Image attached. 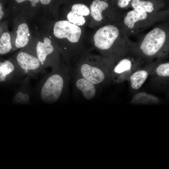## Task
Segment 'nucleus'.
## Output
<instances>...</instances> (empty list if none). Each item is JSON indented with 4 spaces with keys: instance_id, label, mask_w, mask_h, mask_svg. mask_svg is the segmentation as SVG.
Listing matches in <instances>:
<instances>
[{
    "instance_id": "obj_18",
    "label": "nucleus",
    "mask_w": 169,
    "mask_h": 169,
    "mask_svg": "<svg viewBox=\"0 0 169 169\" xmlns=\"http://www.w3.org/2000/svg\"><path fill=\"white\" fill-rule=\"evenodd\" d=\"M5 22L0 26V55L6 54L12 51L10 33Z\"/></svg>"
},
{
    "instance_id": "obj_5",
    "label": "nucleus",
    "mask_w": 169,
    "mask_h": 169,
    "mask_svg": "<svg viewBox=\"0 0 169 169\" xmlns=\"http://www.w3.org/2000/svg\"><path fill=\"white\" fill-rule=\"evenodd\" d=\"M112 62L103 57L82 58L76 70L78 74L95 85L105 84L111 80Z\"/></svg>"
},
{
    "instance_id": "obj_22",
    "label": "nucleus",
    "mask_w": 169,
    "mask_h": 169,
    "mask_svg": "<svg viewBox=\"0 0 169 169\" xmlns=\"http://www.w3.org/2000/svg\"><path fill=\"white\" fill-rule=\"evenodd\" d=\"M79 15L84 17L89 16L90 14V8L86 5L82 3H75L71 7L70 10Z\"/></svg>"
},
{
    "instance_id": "obj_20",
    "label": "nucleus",
    "mask_w": 169,
    "mask_h": 169,
    "mask_svg": "<svg viewBox=\"0 0 169 169\" xmlns=\"http://www.w3.org/2000/svg\"><path fill=\"white\" fill-rule=\"evenodd\" d=\"M159 101L158 99L156 97L144 93L137 94L132 100V102L134 103H157Z\"/></svg>"
},
{
    "instance_id": "obj_23",
    "label": "nucleus",
    "mask_w": 169,
    "mask_h": 169,
    "mask_svg": "<svg viewBox=\"0 0 169 169\" xmlns=\"http://www.w3.org/2000/svg\"><path fill=\"white\" fill-rule=\"evenodd\" d=\"M131 0H118L115 1V4L120 9L123 11L131 7Z\"/></svg>"
},
{
    "instance_id": "obj_16",
    "label": "nucleus",
    "mask_w": 169,
    "mask_h": 169,
    "mask_svg": "<svg viewBox=\"0 0 169 169\" xmlns=\"http://www.w3.org/2000/svg\"><path fill=\"white\" fill-rule=\"evenodd\" d=\"M165 5L162 1L132 0L131 7L135 10H141L151 13L160 11Z\"/></svg>"
},
{
    "instance_id": "obj_13",
    "label": "nucleus",
    "mask_w": 169,
    "mask_h": 169,
    "mask_svg": "<svg viewBox=\"0 0 169 169\" xmlns=\"http://www.w3.org/2000/svg\"><path fill=\"white\" fill-rule=\"evenodd\" d=\"M23 77L11 58L0 61V82L8 81L13 84L20 83Z\"/></svg>"
},
{
    "instance_id": "obj_17",
    "label": "nucleus",
    "mask_w": 169,
    "mask_h": 169,
    "mask_svg": "<svg viewBox=\"0 0 169 169\" xmlns=\"http://www.w3.org/2000/svg\"><path fill=\"white\" fill-rule=\"evenodd\" d=\"M75 78L76 87L82 93L84 97L87 100H91L96 93L95 85L79 74L76 73Z\"/></svg>"
},
{
    "instance_id": "obj_8",
    "label": "nucleus",
    "mask_w": 169,
    "mask_h": 169,
    "mask_svg": "<svg viewBox=\"0 0 169 169\" xmlns=\"http://www.w3.org/2000/svg\"><path fill=\"white\" fill-rule=\"evenodd\" d=\"M11 58L23 77L31 78L46 73L35 53L28 45L20 49Z\"/></svg>"
},
{
    "instance_id": "obj_11",
    "label": "nucleus",
    "mask_w": 169,
    "mask_h": 169,
    "mask_svg": "<svg viewBox=\"0 0 169 169\" xmlns=\"http://www.w3.org/2000/svg\"><path fill=\"white\" fill-rule=\"evenodd\" d=\"M40 0H13L8 1L6 16L12 20L21 15L32 23L41 15Z\"/></svg>"
},
{
    "instance_id": "obj_21",
    "label": "nucleus",
    "mask_w": 169,
    "mask_h": 169,
    "mask_svg": "<svg viewBox=\"0 0 169 169\" xmlns=\"http://www.w3.org/2000/svg\"><path fill=\"white\" fill-rule=\"evenodd\" d=\"M67 20L78 26H82L85 24V18L70 11L67 15Z\"/></svg>"
},
{
    "instance_id": "obj_24",
    "label": "nucleus",
    "mask_w": 169,
    "mask_h": 169,
    "mask_svg": "<svg viewBox=\"0 0 169 169\" xmlns=\"http://www.w3.org/2000/svg\"><path fill=\"white\" fill-rule=\"evenodd\" d=\"M4 3L0 1V22L6 15V10L4 8Z\"/></svg>"
},
{
    "instance_id": "obj_4",
    "label": "nucleus",
    "mask_w": 169,
    "mask_h": 169,
    "mask_svg": "<svg viewBox=\"0 0 169 169\" xmlns=\"http://www.w3.org/2000/svg\"><path fill=\"white\" fill-rule=\"evenodd\" d=\"M168 11L161 10L149 13L132 9L125 12L119 25L127 37L137 34L168 18Z\"/></svg>"
},
{
    "instance_id": "obj_15",
    "label": "nucleus",
    "mask_w": 169,
    "mask_h": 169,
    "mask_svg": "<svg viewBox=\"0 0 169 169\" xmlns=\"http://www.w3.org/2000/svg\"><path fill=\"white\" fill-rule=\"evenodd\" d=\"M163 60L154 68L150 75L154 81L161 87L167 85L169 78V62Z\"/></svg>"
},
{
    "instance_id": "obj_2",
    "label": "nucleus",
    "mask_w": 169,
    "mask_h": 169,
    "mask_svg": "<svg viewBox=\"0 0 169 169\" xmlns=\"http://www.w3.org/2000/svg\"><path fill=\"white\" fill-rule=\"evenodd\" d=\"M169 28L159 25L145 34L138 43L132 42V49L146 63L165 59L169 53Z\"/></svg>"
},
{
    "instance_id": "obj_9",
    "label": "nucleus",
    "mask_w": 169,
    "mask_h": 169,
    "mask_svg": "<svg viewBox=\"0 0 169 169\" xmlns=\"http://www.w3.org/2000/svg\"><path fill=\"white\" fill-rule=\"evenodd\" d=\"M90 9L93 20L96 24L102 26L108 24H119L125 13L116 6L114 1L105 0L93 1Z\"/></svg>"
},
{
    "instance_id": "obj_6",
    "label": "nucleus",
    "mask_w": 169,
    "mask_h": 169,
    "mask_svg": "<svg viewBox=\"0 0 169 169\" xmlns=\"http://www.w3.org/2000/svg\"><path fill=\"white\" fill-rule=\"evenodd\" d=\"M66 69L62 66L58 69L46 74L38 84V91L41 100L51 104L59 99L64 89L69 77Z\"/></svg>"
},
{
    "instance_id": "obj_10",
    "label": "nucleus",
    "mask_w": 169,
    "mask_h": 169,
    "mask_svg": "<svg viewBox=\"0 0 169 169\" xmlns=\"http://www.w3.org/2000/svg\"><path fill=\"white\" fill-rule=\"evenodd\" d=\"M10 33L12 50L22 49L30 43L33 36L32 23L23 16L18 15L12 20Z\"/></svg>"
},
{
    "instance_id": "obj_3",
    "label": "nucleus",
    "mask_w": 169,
    "mask_h": 169,
    "mask_svg": "<svg viewBox=\"0 0 169 169\" xmlns=\"http://www.w3.org/2000/svg\"><path fill=\"white\" fill-rule=\"evenodd\" d=\"M32 40L28 45L35 53L41 65L45 69L50 67L52 71L62 66L60 53L49 34L44 30L33 25Z\"/></svg>"
},
{
    "instance_id": "obj_7",
    "label": "nucleus",
    "mask_w": 169,
    "mask_h": 169,
    "mask_svg": "<svg viewBox=\"0 0 169 169\" xmlns=\"http://www.w3.org/2000/svg\"><path fill=\"white\" fill-rule=\"evenodd\" d=\"M148 64L132 50L112 62L111 71V80L119 84L128 80L135 71Z\"/></svg>"
},
{
    "instance_id": "obj_1",
    "label": "nucleus",
    "mask_w": 169,
    "mask_h": 169,
    "mask_svg": "<svg viewBox=\"0 0 169 169\" xmlns=\"http://www.w3.org/2000/svg\"><path fill=\"white\" fill-rule=\"evenodd\" d=\"M93 40L102 57L112 62L128 53L131 48L132 42L117 24L101 26L95 32Z\"/></svg>"
},
{
    "instance_id": "obj_12",
    "label": "nucleus",
    "mask_w": 169,
    "mask_h": 169,
    "mask_svg": "<svg viewBox=\"0 0 169 169\" xmlns=\"http://www.w3.org/2000/svg\"><path fill=\"white\" fill-rule=\"evenodd\" d=\"M164 59H159L147 64L134 71L128 80L131 86L134 90H138L142 85L155 66Z\"/></svg>"
},
{
    "instance_id": "obj_19",
    "label": "nucleus",
    "mask_w": 169,
    "mask_h": 169,
    "mask_svg": "<svg viewBox=\"0 0 169 169\" xmlns=\"http://www.w3.org/2000/svg\"><path fill=\"white\" fill-rule=\"evenodd\" d=\"M41 13L40 15L49 19L53 17L58 20L59 2L50 0H40Z\"/></svg>"
},
{
    "instance_id": "obj_14",
    "label": "nucleus",
    "mask_w": 169,
    "mask_h": 169,
    "mask_svg": "<svg viewBox=\"0 0 169 169\" xmlns=\"http://www.w3.org/2000/svg\"><path fill=\"white\" fill-rule=\"evenodd\" d=\"M30 78L26 76L20 83V85L15 92L12 100L13 104L27 105L30 103L32 92Z\"/></svg>"
}]
</instances>
